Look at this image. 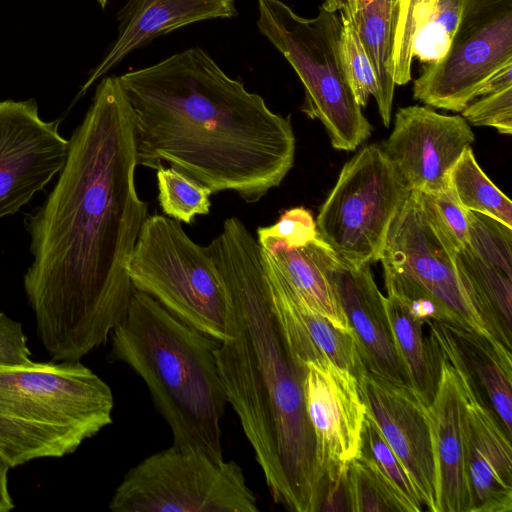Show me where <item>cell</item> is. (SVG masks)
Here are the masks:
<instances>
[{"mask_svg":"<svg viewBox=\"0 0 512 512\" xmlns=\"http://www.w3.org/2000/svg\"><path fill=\"white\" fill-rule=\"evenodd\" d=\"M341 20L339 54L342 68L356 102L364 107L373 96L377 100L379 87L372 62L357 34L346 7L338 11Z\"/></svg>","mask_w":512,"mask_h":512,"instance_id":"cell-29","label":"cell"},{"mask_svg":"<svg viewBox=\"0 0 512 512\" xmlns=\"http://www.w3.org/2000/svg\"><path fill=\"white\" fill-rule=\"evenodd\" d=\"M440 352L454 366L466 403L470 512H510L511 438L463 366L454 357Z\"/></svg>","mask_w":512,"mask_h":512,"instance_id":"cell-16","label":"cell"},{"mask_svg":"<svg viewBox=\"0 0 512 512\" xmlns=\"http://www.w3.org/2000/svg\"><path fill=\"white\" fill-rule=\"evenodd\" d=\"M328 274L366 371L410 385L395 347L385 297L374 281L370 264L352 265L331 250Z\"/></svg>","mask_w":512,"mask_h":512,"instance_id":"cell-17","label":"cell"},{"mask_svg":"<svg viewBox=\"0 0 512 512\" xmlns=\"http://www.w3.org/2000/svg\"><path fill=\"white\" fill-rule=\"evenodd\" d=\"M512 65V0H463L460 21L446 55L424 64L413 97L461 112L482 85Z\"/></svg>","mask_w":512,"mask_h":512,"instance_id":"cell-10","label":"cell"},{"mask_svg":"<svg viewBox=\"0 0 512 512\" xmlns=\"http://www.w3.org/2000/svg\"><path fill=\"white\" fill-rule=\"evenodd\" d=\"M344 6L372 62L379 87L376 103L382 122L388 127L395 89L394 0H346Z\"/></svg>","mask_w":512,"mask_h":512,"instance_id":"cell-23","label":"cell"},{"mask_svg":"<svg viewBox=\"0 0 512 512\" xmlns=\"http://www.w3.org/2000/svg\"><path fill=\"white\" fill-rule=\"evenodd\" d=\"M448 185L465 210L488 215L512 228V202L480 168L471 146L450 170Z\"/></svg>","mask_w":512,"mask_h":512,"instance_id":"cell-26","label":"cell"},{"mask_svg":"<svg viewBox=\"0 0 512 512\" xmlns=\"http://www.w3.org/2000/svg\"><path fill=\"white\" fill-rule=\"evenodd\" d=\"M257 28L289 62L304 87L301 111L325 127L332 146L353 151L371 135L356 102L340 54V16L322 4L312 18L298 15L282 0H257Z\"/></svg>","mask_w":512,"mask_h":512,"instance_id":"cell-6","label":"cell"},{"mask_svg":"<svg viewBox=\"0 0 512 512\" xmlns=\"http://www.w3.org/2000/svg\"><path fill=\"white\" fill-rule=\"evenodd\" d=\"M474 139L462 116L411 105L396 112L381 148L411 191L435 193L448 187L450 170Z\"/></svg>","mask_w":512,"mask_h":512,"instance_id":"cell-13","label":"cell"},{"mask_svg":"<svg viewBox=\"0 0 512 512\" xmlns=\"http://www.w3.org/2000/svg\"><path fill=\"white\" fill-rule=\"evenodd\" d=\"M344 3L345 0H322V5L331 12L339 11Z\"/></svg>","mask_w":512,"mask_h":512,"instance_id":"cell-41","label":"cell"},{"mask_svg":"<svg viewBox=\"0 0 512 512\" xmlns=\"http://www.w3.org/2000/svg\"><path fill=\"white\" fill-rule=\"evenodd\" d=\"M454 261L475 308L511 350L512 278L485 262L468 246L454 254Z\"/></svg>","mask_w":512,"mask_h":512,"instance_id":"cell-25","label":"cell"},{"mask_svg":"<svg viewBox=\"0 0 512 512\" xmlns=\"http://www.w3.org/2000/svg\"><path fill=\"white\" fill-rule=\"evenodd\" d=\"M158 202L166 216L190 224L210 211L212 191L188 175L163 165L156 169Z\"/></svg>","mask_w":512,"mask_h":512,"instance_id":"cell-28","label":"cell"},{"mask_svg":"<svg viewBox=\"0 0 512 512\" xmlns=\"http://www.w3.org/2000/svg\"><path fill=\"white\" fill-rule=\"evenodd\" d=\"M113 512H258L241 467L193 445L172 444L133 466L116 488Z\"/></svg>","mask_w":512,"mask_h":512,"instance_id":"cell-8","label":"cell"},{"mask_svg":"<svg viewBox=\"0 0 512 512\" xmlns=\"http://www.w3.org/2000/svg\"><path fill=\"white\" fill-rule=\"evenodd\" d=\"M109 0H97L98 4L101 6V8H105Z\"/></svg>","mask_w":512,"mask_h":512,"instance_id":"cell-42","label":"cell"},{"mask_svg":"<svg viewBox=\"0 0 512 512\" xmlns=\"http://www.w3.org/2000/svg\"><path fill=\"white\" fill-rule=\"evenodd\" d=\"M462 117L475 126H488L502 134L512 133V87L477 97L462 111Z\"/></svg>","mask_w":512,"mask_h":512,"instance_id":"cell-36","label":"cell"},{"mask_svg":"<svg viewBox=\"0 0 512 512\" xmlns=\"http://www.w3.org/2000/svg\"><path fill=\"white\" fill-rule=\"evenodd\" d=\"M219 343L138 290L112 332V355L145 382L173 444L224 459L220 423L228 402L216 362Z\"/></svg>","mask_w":512,"mask_h":512,"instance_id":"cell-4","label":"cell"},{"mask_svg":"<svg viewBox=\"0 0 512 512\" xmlns=\"http://www.w3.org/2000/svg\"><path fill=\"white\" fill-rule=\"evenodd\" d=\"M385 306L395 347L409 383L430 404L441 371L438 345L431 334L425 336V323L413 316L395 296L387 293Z\"/></svg>","mask_w":512,"mask_h":512,"instance_id":"cell-24","label":"cell"},{"mask_svg":"<svg viewBox=\"0 0 512 512\" xmlns=\"http://www.w3.org/2000/svg\"><path fill=\"white\" fill-rule=\"evenodd\" d=\"M468 247L512 278V228L482 213L468 211Z\"/></svg>","mask_w":512,"mask_h":512,"instance_id":"cell-34","label":"cell"},{"mask_svg":"<svg viewBox=\"0 0 512 512\" xmlns=\"http://www.w3.org/2000/svg\"><path fill=\"white\" fill-rule=\"evenodd\" d=\"M362 453L375 463L396 492L410 505L413 512L422 510L423 504L409 473L382 435L368 410L363 429Z\"/></svg>","mask_w":512,"mask_h":512,"instance_id":"cell-33","label":"cell"},{"mask_svg":"<svg viewBox=\"0 0 512 512\" xmlns=\"http://www.w3.org/2000/svg\"><path fill=\"white\" fill-rule=\"evenodd\" d=\"M10 466L0 454V512H8L14 508L8 490V471Z\"/></svg>","mask_w":512,"mask_h":512,"instance_id":"cell-40","label":"cell"},{"mask_svg":"<svg viewBox=\"0 0 512 512\" xmlns=\"http://www.w3.org/2000/svg\"><path fill=\"white\" fill-rule=\"evenodd\" d=\"M463 0H438L431 17L414 34L412 56L423 64L442 59L457 30Z\"/></svg>","mask_w":512,"mask_h":512,"instance_id":"cell-31","label":"cell"},{"mask_svg":"<svg viewBox=\"0 0 512 512\" xmlns=\"http://www.w3.org/2000/svg\"><path fill=\"white\" fill-rule=\"evenodd\" d=\"M418 192L424 214L444 245L456 254L468 246V217L449 185L435 192Z\"/></svg>","mask_w":512,"mask_h":512,"instance_id":"cell-32","label":"cell"},{"mask_svg":"<svg viewBox=\"0 0 512 512\" xmlns=\"http://www.w3.org/2000/svg\"><path fill=\"white\" fill-rule=\"evenodd\" d=\"M110 387L79 361L0 365V454L10 468L73 453L112 423Z\"/></svg>","mask_w":512,"mask_h":512,"instance_id":"cell-5","label":"cell"},{"mask_svg":"<svg viewBox=\"0 0 512 512\" xmlns=\"http://www.w3.org/2000/svg\"><path fill=\"white\" fill-rule=\"evenodd\" d=\"M351 512H413L375 463L365 454L348 469Z\"/></svg>","mask_w":512,"mask_h":512,"instance_id":"cell-27","label":"cell"},{"mask_svg":"<svg viewBox=\"0 0 512 512\" xmlns=\"http://www.w3.org/2000/svg\"><path fill=\"white\" fill-rule=\"evenodd\" d=\"M136 167L131 105L120 77H104L68 140L56 184L25 220L32 263L23 286L55 361H79L127 314L135 290L129 262L148 216Z\"/></svg>","mask_w":512,"mask_h":512,"instance_id":"cell-1","label":"cell"},{"mask_svg":"<svg viewBox=\"0 0 512 512\" xmlns=\"http://www.w3.org/2000/svg\"><path fill=\"white\" fill-rule=\"evenodd\" d=\"M228 304L216 362L227 402L276 503L316 512L322 472L304 398L305 368L293 358L273 310L260 246L237 217L208 245Z\"/></svg>","mask_w":512,"mask_h":512,"instance_id":"cell-3","label":"cell"},{"mask_svg":"<svg viewBox=\"0 0 512 512\" xmlns=\"http://www.w3.org/2000/svg\"><path fill=\"white\" fill-rule=\"evenodd\" d=\"M367 410L409 473L423 505L436 512V476L428 403L411 385L366 371L359 379Z\"/></svg>","mask_w":512,"mask_h":512,"instance_id":"cell-14","label":"cell"},{"mask_svg":"<svg viewBox=\"0 0 512 512\" xmlns=\"http://www.w3.org/2000/svg\"><path fill=\"white\" fill-rule=\"evenodd\" d=\"M439 353L440 378L428 405L436 476V512H470L466 403L454 366Z\"/></svg>","mask_w":512,"mask_h":512,"instance_id":"cell-18","label":"cell"},{"mask_svg":"<svg viewBox=\"0 0 512 512\" xmlns=\"http://www.w3.org/2000/svg\"><path fill=\"white\" fill-rule=\"evenodd\" d=\"M36 100H0V219L27 205L64 166L68 140Z\"/></svg>","mask_w":512,"mask_h":512,"instance_id":"cell-12","label":"cell"},{"mask_svg":"<svg viewBox=\"0 0 512 512\" xmlns=\"http://www.w3.org/2000/svg\"><path fill=\"white\" fill-rule=\"evenodd\" d=\"M298 297L334 326L352 333L328 274L331 248L318 236L299 247L279 242L259 244Z\"/></svg>","mask_w":512,"mask_h":512,"instance_id":"cell-22","label":"cell"},{"mask_svg":"<svg viewBox=\"0 0 512 512\" xmlns=\"http://www.w3.org/2000/svg\"><path fill=\"white\" fill-rule=\"evenodd\" d=\"M304 398L321 472L358 459L367 407L357 377L330 360L308 362Z\"/></svg>","mask_w":512,"mask_h":512,"instance_id":"cell-15","label":"cell"},{"mask_svg":"<svg viewBox=\"0 0 512 512\" xmlns=\"http://www.w3.org/2000/svg\"><path fill=\"white\" fill-rule=\"evenodd\" d=\"M512 87V65H508L493 74L480 88L477 97Z\"/></svg>","mask_w":512,"mask_h":512,"instance_id":"cell-39","label":"cell"},{"mask_svg":"<svg viewBox=\"0 0 512 512\" xmlns=\"http://www.w3.org/2000/svg\"><path fill=\"white\" fill-rule=\"evenodd\" d=\"M261 260L274 313L295 361L305 368L308 362L330 360L350 371L357 379L366 372L352 333L334 326L307 306L260 248Z\"/></svg>","mask_w":512,"mask_h":512,"instance_id":"cell-19","label":"cell"},{"mask_svg":"<svg viewBox=\"0 0 512 512\" xmlns=\"http://www.w3.org/2000/svg\"><path fill=\"white\" fill-rule=\"evenodd\" d=\"M383 269L433 299L446 313L449 327L476 333L511 355L475 308L460 279L454 254L428 222L417 191H411L395 217L380 259Z\"/></svg>","mask_w":512,"mask_h":512,"instance_id":"cell-11","label":"cell"},{"mask_svg":"<svg viewBox=\"0 0 512 512\" xmlns=\"http://www.w3.org/2000/svg\"><path fill=\"white\" fill-rule=\"evenodd\" d=\"M438 0H394L393 80L405 85L411 80L412 40L431 17Z\"/></svg>","mask_w":512,"mask_h":512,"instance_id":"cell-30","label":"cell"},{"mask_svg":"<svg viewBox=\"0 0 512 512\" xmlns=\"http://www.w3.org/2000/svg\"><path fill=\"white\" fill-rule=\"evenodd\" d=\"M128 272L135 290L204 334L225 339L228 304L218 268L209 247L194 242L181 222L148 215Z\"/></svg>","mask_w":512,"mask_h":512,"instance_id":"cell-7","label":"cell"},{"mask_svg":"<svg viewBox=\"0 0 512 512\" xmlns=\"http://www.w3.org/2000/svg\"><path fill=\"white\" fill-rule=\"evenodd\" d=\"M317 237L316 222L304 207L286 210L270 226L257 229V242H279L288 247H299Z\"/></svg>","mask_w":512,"mask_h":512,"instance_id":"cell-35","label":"cell"},{"mask_svg":"<svg viewBox=\"0 0 512 512\" xmlns=\"http://www.w3.org/2000/svg\"><path fill=\"white\" fill-rule=\"evenodd\" d=\"M429 332L439 348L454 357L470 375L509 438L512 436V361L489 340L464 329L432 321Z\"/></svg>","mask_w":512,"mask_h":512,"instance_id":"cell-21","label":"cell"},{"mask_svg":"<svg viewBox=\"0 0 512 512\" xmlns=\"http://www.w3.org/2000/svg\"><path fill=\"white\" fill-rule=\"evenodd\" d=\"M238 15L235 0H127L117 14L118 35L90 72L79 95L128 54L155 38L197 22Z\"/></svg>","mask_w":512,"mask_h":512,"instance_id":"cell-20","label":"cell"},{"mask_svg":"<svg viewBox=\"0 0 512 512\" xmlns=\"http://www.w3.org/2000/svg\"><path fill=\"white\" fill-rule=\"evenodd\" d=\"M119 77L133 111L137 166L170 164L213 194L232 191L249 204L292 168L290 117L272 111L203 49Z\"/></svg>","mask_w":512,"mask_h":512,"instance_id":"cell-2","label":"cell"},{"mask_svg":"<svg viewBox=\"0 0 512 512\" xmlns=\"http://www.w3.org/2000/svg\"><path fill=\"white\" fill-rule=\"evenodd\" d=\"M31 352L22 325L0 312V365L31 364Z\"/></svg>","mask_w":512,"mask_h":512,"instance_id":"cell-38","label":"cell"},{"mask_svg":"<svg viewBox=\"0 0 512 512\" xmlns=\"http://www.w3.org/2000/svg\"><path fill=\"white\" fill-rule=\"evenodd\" d=\"M410 193L381 146H365L342 167L322 204L317 236L352 265L380 261L390 227Z\"/></svg>","mask_w":512,"mask_h":512,"instance_id":"cell-9","label":"cell"},{"mask_svg":"<svg viewBox=\"0 0 512 512\" xmlns=\"http://www.w3.org/2000/svg\"><path fill=\"white\" fill-rule=\"evenodd\" d=\"M348 469L336 464L323 470L316 512H351Z\"/></svg>","mask_w":512,"mask_h":512,"instance_id":"cell-37","label":"cell"}]
</instances>
